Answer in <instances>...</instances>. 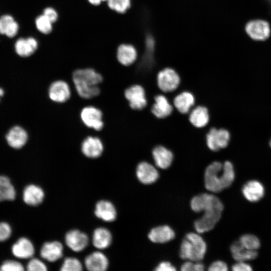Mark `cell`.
<instances>
[{"mask_svg": "<svg viewBox=\"0 0 271 271\" xmlns=\"http://www.w3.org/2000/svg\"><path fill=\"white\" fill-rule=\"evenodd\" d=\"M174 230L168 225H162L152 229L148 234L149 239L155 243H164L174 238Z\"/></svg>", "mask_w": 271, "mask_h": 271, "instance_id": "25", "label": "cell"}, {"mask_svg": "<svg viewBox=\"0 0 271 271\" xmlns=\"http://www.w3.org/2000/svg\"><path fill=\"white\" fill-rule=\"evenodd\" d=\"M102 75L91 68L78 69L72 74V81L77 94L82 98L90 99L98 96L100 92L99 85Z\"/></svg>", "mask_w": 271, "mask_h": 271, "instance_id": "3", "label": "cell"}, {"mask_svg": "<svg viewBox=\"0 0 271 271\" xmlns=\"http://www.w3.org/2000/svg\"><path fill=\"white\" fill-rule=\"evenodd\" d=\"M12 252L17 258H31L34 254L35 247L30 239L26 237H21L13 245Z\"/></svg>", "mask_w": 271, "mask_h": 271, "instance_id": "22", "label": "cell"}, {"mask_svg": "<svg viewBox=\"0 0 271 271\" xmlns=\"http://www.w3.org/2000/svg\"><path fill=\"white\" fill-rule=\"evenodd\" d=\"M37 29L42 33L48 34L52 30V23L43 14L38 16L35 21Z\"/></svg>", "mask_w": 271, "mask_h": 271, "instance_id": "35", "label": "cell"}, {"mask_svg": "<svg viewBox=\"0 0 271 271\" xmlns=\"http://www.w3.org/2000/svg\"><path fill=\"white\" fill-rule=\"evenodd\" d=\"M181 78L177 71L167 67L160 71L157 75V85L163 93H171L179 87Z\"/></svg>", "mask_w": 271, "mask_h": 271, "instance_id": "6", "label": "cell"}, {"mask_svg": "<svg viewBox=\"0 0 271 271\" xmlns=\"http://www.w3.org/2000/svg\"><path fill=\"white\" fill-rule=\"evenodd\" d=\"M191 209L196 212H204L195 221V230L202 233L212 230L221 218L223 205L216 196L202 193L194 196L191 200Z\"/></svg>", "mask_w": 271, "mask_h": 271, "instance_id": "1", "label": "cell"}, {"mask_svg": "<svg viewBox=\"0 0 271 271\" xmlns=\"http://www.w3.org/2000/svg\"><path fill=\"white\" fill-rule=\"evenodd\" d=\"M204 265L200 261L188 260L181 266L182 271H203L204 270Z\"/></svg>", "mask_w": 271, "mask_h": 271, "instance_id": "38", "label": "cell"}, {"mask_svg": "<svg viewBox=\"0 0 271 271\" xmlns=\"http://www.w3.org/2000/svg\"><path fill=\"white\" fill-rule=\"evenodd\" d=\"M235 178L233 165L229 161L223 163L215 161L208 164L204 171V184L207 190L218 193L229 187Z\"/></svg>", "mask_w": 271, "mask_h": 271, "instance_id": "2", "label": "cell"}, {"mask_svg": "<svg viewBox=\"0 0 271 271\" xmlns=\"http://www.w3.org/2000/svg\"><path fill=\"white\" fill-rule=\"evenodd\" d=\"M4 94V90L0 88V96H2Z\"/></svg>", "mask_w": 271, "mask_h": 271, "instance_id": "45", "label": "cell"}, {"mask_svg": "<svg viewBox=\"0 0 271 271\" xmlns=\"http://www.w3.org/2000/svg\"><path fill=\"white\" fill-rule=\"evenodd\" d=\"M108 7L119 14H124L131 7V0H106Z\"/></svg>", "mask_w": 271, "mask_h": 271, "instance_id": "32", "label": "cell"}, {"mask_svg": "<svg viewBox=\"0 0 271 271\" xmlns=\"http://www.w3.org/2000/svg\"><path fill=\"white\" fill-rule=\"evenodd\" d=\"M206 244L198 234L190 232L183 240L180 249V256L183 259L200 261L205 255Z\"/></svg>", "mask_w": 271, "mask_h": 271, "instance_id": "4", "label": "cell"}, {"mask_svg": "<svg viewBox=\"0 0 271 271\" xmlns=\"http://www.w3.org/2000/svg\"><path fill=\"white\" fill-rule=\"evenodd\" d=\"M245 31L251 39L259 41L266 40L270 36L271 32L269 23L260 19L248 22L245 26Z\"/></svg>", "mask_w": 271, "mask_h": 271, "instance_id": "9", "label": "cell"}, {"mask_svg": "<svg viewBox=\"0 0 271 271\" xmlns=\"http://www.w3.org/2000/svg\"><path fill=\"white\" fill-rule=\"evenodd\" d=\"M43 14L52 23L56 22L58 19V16L57 12L54 9L51 7H48L45 9Z\"/></svg>", "mask_w": 271, "mask_h": 271, "instance_id": "41", "label": "cell"}, {"mask_svg": "<svg viewBox=\"0 0 271 271\" xmlns=\"http://www.w3.org/2000/svg\"><path fill=\"white\" fill-rule=\"evenodd\" d=\"M123 95L129 107L133 110H142L148 105L145 89L140 84H133L128 86L124 89Z\"/></svg>", "mask_w": 271, "mask_h": 271, "instance_id": "7", "label": "cell"}, {"mask_svg": "<svg viewBox=\"0 0 271 271\" xmlns=\"http://www.w3.org/2000/svg\"><path fill=\"white\" fill-rule=\"evenodd\" d=\"M1 271H23L24 267L23 264L16 260H7L0 266Z\"/></svg>", "mask_w": 271, "mask_h": 271, "instance_id": "36", "label": "cell"}, {"mask_svg": "<svg viewBox=\"0 0 271 271\" xmlns=\"http://www.w3.org/2000/svg\"><path fill=\"white\" fill-rule=\"evenodd\" d=\"M174 109L172 103L164 93L155 96L151 111L155 117L160 119L166 118L172 114Z\"/></svg>", "mask_w": 271, "mask_h": 271, "instance_id": "14", "label": "cell"}, {"mask_svg": "<svg viewBox=\"0 0 271 271\" xmlns=\"http://www.w3.org/2000/svg\"><path fill=\"white\" fill-rule=\"evenodd\" d=\"M45 197L41 187L34 184L27 186L24 189L23 198L24 202L30 206H37L41 204Z\"/></svg>", "mask_w": 271, "mask_h": 271, "instance_id": "23", "label": "cell"}, {"mask_svg": "<svg viewBox=\"0 0 271 271\" xmlns=\"http://www.w3.org/2000/svg\"><path fill=\"white\" fill-rule=\"evenodd\" d=\"M228 270L227 265L221 260L213 262L208 267L209 271H226Z\"/></svg>", "mask_w": 271, "mask_h": 271, "instance_id": "40", "label": "cell"}, {"mask_svg": "<svg viewBox=\"0 0 271 271\" xmlns=\"http://www.w3.org/2000/svg\"><path fill=\"white\" fill-rule=\"evenodd\" d=\"M27 269L29 271H46L47 267L41 260L32 258L27 265Z\"/></svg>", "mask_w": 271, "mask_h": 271, "instance_id": "37", "label": "cell"}, {"mask_svg": "<svg viewBox=\"0 0 271 271\" xmlns=\"http://www.w3.org/2000/svg\"><path fill=\"white\" fill-rule=\"evenodd\" d=\"M19 29L18 23L10 15H4L0 18V34L8 37L15 36Z\"/></svg>", "mask_w": 271, "mask_h": 271, "instance_id": "31", "label": "cell"}, {"mask_svg": "<svg viewBox=\"0 0 271 271\" xmlns=\"http://www.w3.org/2000/svg\"><path fill=\"white\" fill-rule=\"evenodd\" d=\"M83 265L77 258L68 257L65 258L61 266V271H81Z\"/></svg>", "mask_w": 271, "mask_h": 271, "instance_id": "34", "label": "cell"}, {"mask_svg": "<svg viewBox=\"0 0 271 271\" xmlns=\"http://www.w3.org/2000/svg\"><path fill=\"white\" fill-rule=\"evenodd\" d=\"M48 95L52 101L62 103L66 102L70 98L71 91L67 82L62 80H57L50 85Z\"/></svg>", "mask_w": 271, "mask_h": 271, "instance_id": "10", "label": "cell"}, {"mask_svg": "<svg viewBox=\"0 0 271 271\" xmlns=\"http://www.w3.org/2000/svg\"><path fill=\"white\" fill-rule=\"evenodd\" d=\"M152 155L154 165L156 167L162 170L169 168L174 159L173 152L162 145H157L153 148Z\"/></svg>", "mask_w": 271, "mask_h": 271, "instance_id": "12", "label": "cell"}, {"mask_svg": "<svg viewBox=\"0 0 271 271\" xmlns=\"http://www.w3.org/2000/svg\"><path fill=\"white\" fill-rule=\"evenodd\" d=\"M196 99L191 92L184 90L177 94L173 98L172 103L174 107L180 113L188 114L195 106Z\"/></svg>", "mask_w": 271, "mask_h": 271, "instance_id": "16", "label": "cell"}, {"mask_svg": "<svg viewBox=\"0 0 271 271\" xmlns=\"http://www.w3.org/2000/svg\"><path fill=\"white\" fill-rule=\"evenodd\" d=\"M238 241L246 248L256 250L260 247L259 239L254 235L246 234L242 235Z\"/></svg>", "mask_w": 271, "mask_h": 271, "instance_id": "33", "label": "cell"}, {"mask_svg": "<svg viewBox=\"0 0 271 271\" xmlns=\"http://www.w3.org/2000/svg\"><path fill=\"white\" fill-rule=\"evenodd\" d=\"M269 145H270V147H271V140H270V141L269 142Z\"/></svg>", "mask_w": 271, "mask_h": 271, "instance_id": "47", "label": "cell"}, {"mask_svg": "<svg viewBox=\"0 0 271 271\" xmlns=\"http://www.w3.org/2000/svg\"><path fill=\"white\" fill-rule=\"evenodd\" d=\"M6 139L11 147L15 149H20L27 143L28 134L24 128L16 126L10 130L7 134Z\"/></svg>", "mask_w": 271, "mask_h": 271, "instance_id": "27", "label": "cell"}, {"mask_svg": "<svg viewBox=\"0 0 271 271\" xmlns=\"http://www.w3.org/2000/svg\"><path fill=\"white\" fill-rule=\"evenodd\" d=\"M233 258L236 261H246L255 259L257 256L256 250H249L244 247L238 240L230 247Z\"/></svg>", "mask_w": 271, "mask_h": 271, "instance_id": "28", "label": "cell"}, {"mask_svg": "<svg viewBox=\"0 0 271 271\" xmlns=\"http://www.w3.org/2000/svg\"><path fill=\"white\" fill-rule=\"evenodd\" d=\"M84 265L90 271H104L108 267L109 261L107 256L103 252L96 251L85 257Z\"/></svg>", "mask_w": 271, "mask_h": 271, "instance_id": "19", "label": "cell"}, {"mask_svg": "<svg viewBox=\"0 0 271 271\" xmlns=\"http://www.w3.org/2000/svg\"><path fill=\"white\" fill-rule=\"evenodd\" d=\"M88 1L92 5L98 6L102 2L106 1V0H88Z\"/></svg>", "mask_w": 271, "mask_h": 271, "instance_id": "44", "label": "cell"}, {"mask_svg": "<svg viewBox=\"0 0 271 271\" xmlns=\"http://www.w3.org/2000/svg\"><path fill=\"white\" fill-rule=\"evenodd\" d=\"M16 196V190L10 179L0 175V202L13 200Z\"/></svg>", "mask_w": 271, "mask_h": 271, "instance_id": "30", "label": "cell"}, {"mask_svg": "<svg viewBox=\"0 0 271 271\" xmlns=\"http://www.w3.org/2000/svg\"><path fill=\"white\" fill-rule=\"evenodd\" d=\"M136 173L140 182L145 185L155 183L159 177L156 166L147 161L139 162L136 167Z\"/></svg>", "mask_w": 271, "mask_h": 271, "instance_id": "11", "label": "cell"}, {"mask_svg": "<svg viewBox=\"0 0 271 271\" xmlns=\"http://www.w3.org/2000/svg\"><path fill=\"white\" fill-rule=\"evenodd\" d=\"M138 52L135 47L130 44H121L116 51V58L120 65L129 67L136 63Z\"/></svg>", "mask_w": 271, "mask_h": 271, "instance_id": "17", "label": "cell"}, {"mask_svg": "<svg viewBox=\"0 0 271 271\" xmlns=\"http://www.w3.org/2000/svg\"><path fill=\"white\" fill-rule=\"evenodd\" d=\"M63 246L58 241L45 242L40 250V256L43 259L49 262H55L63 255Z\"/></svg>", "mask_w": 271, "mask_h": 271, "instance_id": "20", "label": "cell"}, {"mask_svg": "<svg viewBox=\"0 0 271 271\" xmlns=\"http://www.w3.org/2000/svg\"><path fill=\"white\" fill-rule=\"evenodd\" d=\"M12 229L7 222H0V241L7 240L11 236Z\"/></svg>", "mask_w": 271, "mask_h": 271, "instance_id": "39", "label": "cell"}, {"mask_svg": "<svg viewBox=\"0 0 271 271\" xmlns=\"http://www.w3.org/2000/svg\"><path fill=\"white\" fill-rule=\"evenodd\" d=\"M112 234L106 228L98 227L93 231L92 244L98 249H104L108 247L112 242Z\"/></svg>", "mask_w": 271, "mask_h": 271, "instance_id": "26", "label": "cell"}, {"mask_svg": "<svg viewBox=\"0 0 271 271\" xmlns=\"http://www.w3.org/2000/svg\"><path fill=\"white\" fill-rule=\"evenodd\" d=\"M38 48L37 40L32 37L20 38L15 44L17 53L21 57H28L33 54Z\"/></svg>", "mask_w": 271, "mask_h": 271, "instance_id": "29", "label": "cell"}, {"mask_svg": "<svg viewBox=\"0 0 271 271\" xmlns=\"http://www.w3.org/2000/svg\"><path fill=\"white\" fill-rule=\"evenodd\" d=\"M233 271H250L252 270L251 266L245 261H237L232 266Z\"/></svg>", "mask_w": 271, "mask_h": 271, "instance_id": "42", "label": "cell"}, {"mask_svg": "<svg viewBox=\"0 0 271 271\" xmlns=\"http://www.w3.org/2000/svg\"><path fill=\"white\" fill-rule=\"evenodd\" d=\"M242 192L244 197L250 202H257L264 195L262 184L256 180L247 182L243 187Z\"/></svg>", "mask_w": 271, "mask_h": 271, "instance_id": "24", "label": "cell"}, {"mask_svg": "<svg viewBox=\"0 0 271 271\" xmlns=\"http://www.w3.org/2000/svg\"><path fill=\"white\" fill-rule=\"evenodd\" d=\"M188 119L194 127L201 128L205 127L210 120L208 108L204 105H195L188 113Z\"/></svg>", "mask_w": 271, "mask_h": 271, "instance_id": "18", "label": "cell"}, {"mask_svg": "<svg viewBox=\"0 0 271 271\" xmlns=\"http://www.w3.org/2000/svg\"><path fill=\"white\" fill-rule=\"evenodd\" d=\"M94 213L95 216L105 222H112L117 216V212L114 205L110 201L101 200L95 205Z\"/></svg>", "mask_w": 271, "mask_h": 271, "instance_id": "21", "label": "cell"}, {"mask_svg": "<svg viewBox=\"0 0 271 271\" xmlns=\"http://www.w3.org/2000/svg\"><path fill=\"white\" fill-rule=\"evenodd\" d=\"M65 241L67 246L75 252L84 250L89 243V237L83 232L78 229L68 231L65 236Z\"/></svg>", "mask_w": 271, "mask_h": 271, "instance_id": "13", "label": "cell"}, {"mask_svg": "<svg viewBox=\"0 0 271 271\" xmlns=\"http://www.w3.org/2000/svg\"><path fill=\"white\" fill-rule=\"evenodd\" d=\"M104 150V145L100 138L88 136L83 140L81 145V151L87 158L96 159L99 157Z\"/></svg>", "mask_w": 271, "mask_h": 271, "instance_id": "15", "label": "cell"}, {"mask_svg": "<svg viewBox=\"0 0 271 271\" xmlns=\"http://www.w3.org/2000/svg\"><path fill=\"white\" fill-rule=\"evenodd\" d=\"M231 135L225 127H211L206 134V143L208 148L217 152L226 148L230 142Z\"/></svg>", "mask_w": 271, "mask_h": 271, "instance_id": "5", "label": "cell"}, {"mask_svg": "<svg viewBox=\"0 0 271 271\" xmlns=\"http://www.w3.org/2000/svg\"><path fill=\"white\" fill-rule=\"evenodd\" d=\"M156 271H174L176 268L170 262L163 261L160 262L155 269Z\"/></svg>", "mask_w": 271, "mask_h": 271, "instance_id": "43", "label": "cell"}, {"mask_svg": "<svg viewBox=\"0 0 271 271\" xmlns=\"http://www.w3.org/2000/svg\"><path fill=\"white\" fill-rule=\"evenodd\" d=\"M80 117L86 126L95 130H101L104 126L103 113L100 109L94 106L84 107L80 111Z\"/></svg>", "mask_w": 271, "mask_h": 271, "instance_id": "8", "label": "cell"}, {"mask_svg": "<svg viewBox=\"0 0 271 271\" xmlns=\"http://www.w3.org/2000/svg\"><path fill=\"white\" fill-rule=\"evenodd\" d=\"M266 1L268 3V4L271 6V0H266Z\"/></svg>", "mask_w": 271, "mask_h": 271, "instance_id": "46", "label": "cell"}]
</instances>
